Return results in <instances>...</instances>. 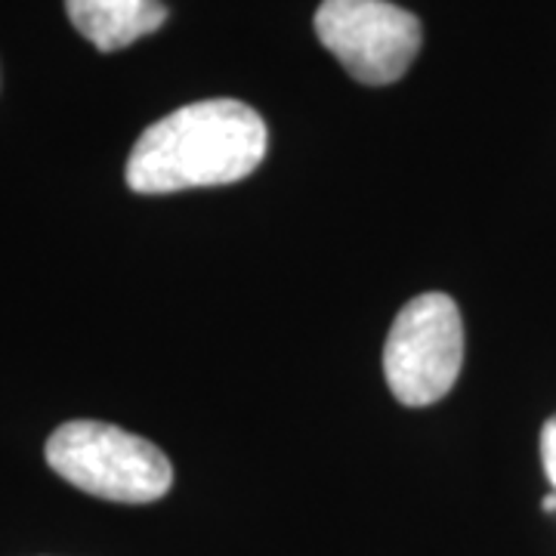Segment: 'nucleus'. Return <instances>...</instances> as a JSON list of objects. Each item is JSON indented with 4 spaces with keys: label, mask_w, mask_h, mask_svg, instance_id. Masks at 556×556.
Instances as JSON below:
<instances>
[{
    "label": "nucleus",
    "mask_w": 556,
    "mask_h": 556,
    "mask_svg": "<svg viewBox=\"0 0 556 556\" xmlns=\"http://www.w3.org/2000/svg\"><path fill=\"white\" fill-rule=\"evenodd\" d=\"M266 142V124L251 105L189 102L146 127L127 159V186L139 195H167L239 182L257 170Z\"/></svg>",
    "instance_id": "f257e3e1"
},
{
    "label": "nucleus",
    "mask_w": 556,
    "mask_h": 556,
    "mask_svg": "<svg viewBox=\"0 0 556 556\" xmlns=\"http://www.w3.org/2000/svg\"><path fill=\"white\" fill-rule=\"evenodd\" d=\"M47 464L65 482L118 504L167 495L174 467L159 445L102 420H68L47 439Z\"/></svg>",
    "instance_id": "f03ea898"
},
{
    "label": "nucleus",
    "mask_w": 556,
    "mask_h": 556,
    "mask_svg": "<svg viewBox=\"0 0 556 556\" xmlns=\"http://www.w3.org/2000/svg\"><path fill=\"white\" fill-rule=\"evenodd\" d=\"M464 362V321L448 294L402 306L383 346V378L402 405H433L455 387Z\"/></svg>",
    "instance_id": "7ed1b4c3"
},
{
    "label": "nucleus",
    "mask_w": 556,
    "mask_h": 556,
    "mask_svg": "<svg viewBox=\"0 0 556 556\" xmlns=\"http://www.w3.org/2000/svg\"><path fill=\"white\" fill-rule=\"evenodd\" d=\"M316 35L353 78L383 87L408 72L424 28L415 13L387 0H321Z\"/></svg>",
    "instance_id": "20e7f679"
},
{
    "label": "nucleus",
    "mask_w": 556,
    "mask_h": 556,
    "mask_svg": "<svg viewBox=\"0 0 556 556\" xmlns=\"http://www.w3.org/2000/svg\"><path fill=\"white\" fill-rule=\"evenodd\" d=\"M68 20L102 53H115L159 31L167 20L161 0H65Z\"/></svg>",
    "instance_id": "39448f33"
},
{
    "label": "nucleus",
    "mask_w": 556,
    "mask_h": 556,
    "mask_svg": "<svg viewBox=\"0 0 556 556\" xmlns=\"http://www.w3.org/2000/svg\"><path fill=\"white\" fill-rule=\"evenodd\" d=\"M541 460H544V473L556 492V415L541 430Z\"/></svg>",
    "instance_id": "423d86ee"
},
{
    "label": "nucleus",
    "mask_w": 556,
    "mask_h": 556,
    "mask_svg": "<svg viewBox=\"0 0 556 556\" xmlns=\"http://www.w3.org/2000/svg\"><path fill=\"white\" fill-rule=\"evenodd\" d=\"M544 510H556V492H551V495L544 497V504H541Z\"/></svg>",
    "instance_id": "0eeeda50"
}]
</instances>
